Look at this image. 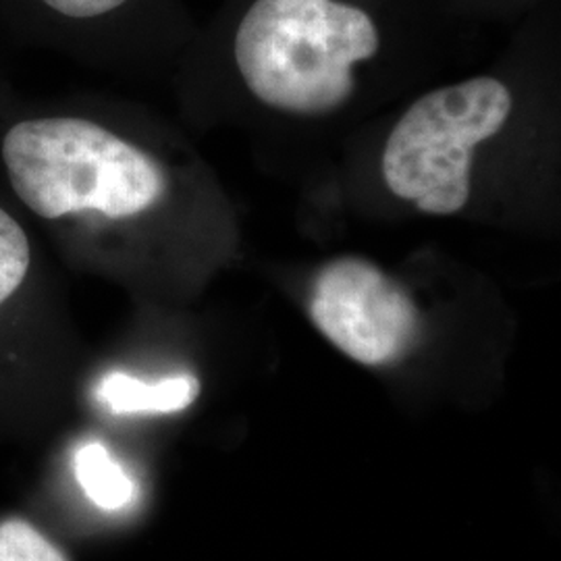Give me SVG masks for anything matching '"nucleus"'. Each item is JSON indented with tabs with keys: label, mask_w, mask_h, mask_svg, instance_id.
Listing matches in <instances>:
<instances>
[{
	"label": "nucleus",
	"mask_w": 561,
	"mask_h": 561,
	"mask_svg": "<svg viewBox=\"0 0 561 561\" xmlns=\"http://www.w3.org/2000/svg\"><path fill=\"white\" fill-rule=\"evenodd\" d=\"M0 561H69L36 526L21 518L0 522Z\"/></svg>",
	"instance_id": "nucleus-8"
},
{
	"label": "nucleus",
	"mask_w": 561,
	"mask_h": 561,
	"mask_svg": "<svg viewBox=\"0 0 561 561\" xmlns=\"http://www.w3.org/2000/svg\"><path fill=\"white\" fill-rule=\"evenodd\" d=\"M310 317L337 350L366 366L401 360L421 331L414 300L379 266L356 256L329 262L317 275Z\"/></svg>",
	"instance_id": "nucleus-4"
},
{
	"label": "nucleus",
	"mask_w": 561,
	"mask_h": 561,
	"mask_svg": "<svg viewBox=\"0 0 561 561\" xmlns=\"http://www.w3.org/2000/svg\"><path fill=\"white\" fill-rule=\"evenodd\" d=\"M32 262V248L20 222L0 208V306L9 300L25 279Z\"/></svg>",
	"instance_id": "nucleus-7"
},
{
	"label": "nucleus",
	"mask_w": 561,
	"mask_h": 561,
	"mask_svg": "<svg viewBox=\"0 0 561 561\" xmlns=\"http://www.w3.org/2000/svg\"><path fill=\"white\" fill-rule=\"evenodd\" d=\"M46 9L65 20L92 21L115 13L129 0H41Z\"/></svg>",
	"instance_id": "nucleus-9"
},
{
	"label": "nucleus",
	"mask_w": 561,
	"mask_h": 561,
	"mask_svg": "<svg viewBox=\"0 0 561 561\" xmlns=\"http://www.w3.org/2000/svg\"><path fill=\"white\" fill-rule=\"evenodd\" d=\"M2 162L20 201L42 219L85 210L127 219L167 192L159 162L94 121H21L2 140Z\"/></svg>",
	"instance_id": "nucleus-2"
},
{
	"label": "nucleus",
	"mask_w": 561,
	"mask_h": 561,
	"mask_svg": "<svg viewBox=\"0 0 561 561\" xmlns=\"http://www.w3.org/2000/svg\"><path fill=\"white\" fill-rule=\"evenodd\" d=\"M512 92L495 78L433 90L393 127L382 152V178L426 215H456L470 198L472 150L497 136L512 115Z\"/></svg>",
	"instance_id": "nucleus-3"
},
{
	"label": "nucleus",
	"mask_w": 561,
	"mask_h": 561,
	"mask_svg": "<svg viewBox=\"0 0 561 561\" xmlns=\"http://www.w3.org/2000/svg\"><path fill=\"white\" fill-rule=\"evenodd\" d=\"M381 50L379 23L350 0H254L233 36L248 90L266 106L321 117L356 90L354 67Z\"/></svg>",
	"instance_id": "nucleus-1"
},
{
	"label": "nucleus",
	"mask_w": 561,
	"mask_h": 561,
	"mask_svg": "<svg viewBox=\"0 0 561 561\" xmlns=\"http://www.w3.org/2000/svg\"><path fill=\"white\" fill-rule=\"evenodd\" d=\"M73 472L85 497L104 512H121L136 502V481L104 443H83L76 451Z\"/></svg>",
	"instance_id": "nucleus-6"
},
{
	"label": "nucleus",
	"mask_w": 561,
	"mask_h": 561,
	"mask_svg": "<svg viewBox=\"0 0 561 561\" xmlns=\"http://www.w3.org/2000/svg\"><path fill=\"white\" fill-rule=\"evenodd\" d=\"M201 396V382L192 375L164 377L161 381H141L125 373L106 375L96 389V398L113 414H173L190 408Z\"/></svg>",
	"instance_id": "nucleus-5"
}]
</instances>
